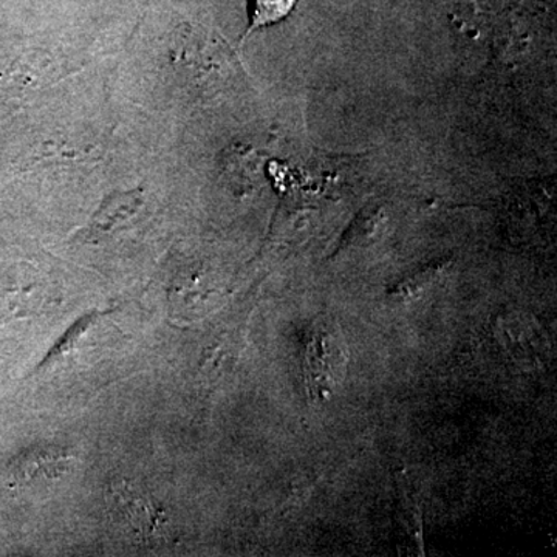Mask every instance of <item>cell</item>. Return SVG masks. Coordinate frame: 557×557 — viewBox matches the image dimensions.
Returning <instances> with one entry per match:
<instances>
[{"mask_svg":"<svg viewBox=\"0 0 557 557\" xmlns=\"http://www.w3.org/2000/svg\"><path fill=\"white\" fill-rule=\"evenodd\" d=\"M346 354L343 336L332 321L314 324L304 354V376L310 398L324 401L335 394L346 373Z\"/></svg>","mask_w":557,"mask_h":557,"instance_id":"obj_1","label":"cell"},{"mask_svg":"<svg viewBox=\"0 0 557 557\" xmlns=\"http://www.w3.org/2000/svg\"><path fill=\"white\" fill-rule=\"evenodd\" d=\"M109 504L113 515L119 516L141 541H161L166 536L168 519L164 512L131 483H113L109 490Z\"/></svg>","mask_w":557,"mask_h":557,"instance_id":"obj_2","label":"cell"},{"mask_svg":"<svg viewBox=\"0 0 557 557\" xmlns=\"http://www.w3.org/2000/svg\"><path fill=\"white\" fill-rule=\"evenodd\" d=\"M298 2L299 0H248V27L242 36V42L252 33L287 20Z\"/></svg>","mask_w":557,"mask_h":557,"instance_id":"obj_3","label":"cell"},{"mask_svg":"<svg viewBox=\"0 0 557 557\" xmlns=\"http://www.w3.org/2000/svg\"><path fill=\"white\" fill-rule=\"evenodd\" d=\"M504 330V343L512 355L520 359H536L537 351L541 350V338L533 324L525 318H509L500 325Z\"/></svg>","mask_w":557,"mask_h":557,"instance_id":"obj_4","label":"cell"},{"mask_svg":"<svg viewBox=\"0 0 557 557\" xmlns=\"http://www.w3.org/2000/svg\"><path fill=\"white\" fill-rule=\"evenodd\" d=\"M121 205H116V208L113 205H106L104 208L95 215L94 223H91V228L95 231H109L113 225L120 222V220H124L129 218V212L132 211L131 203H124V207Z\"/></svg>","mask_w":557,"mask_h":557,"instance_id":"obj_5","label":"cell"}]
</instances>
